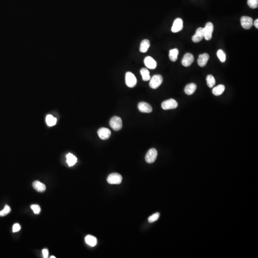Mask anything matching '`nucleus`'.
Returning <instances> with one entry per match:
<instances>
[{"mask_svg": "<svg viewBox=\"0 0 258 258\" xmlns=\"http://www.w3.org/2000/svg\"><path fill=\"white\" fill-rule=\"evenodd\" d=\"M178 107V103L174 99L171 98L169 100L164 101L162 103V108L165 110L174 109Z\"/></svg>", "mask_w": 258, "mask_h": 258, "instance_id": "nucleus-5", "label": "nucleus"}, {"mask_svg": "<svg viewBox=\"0 0 258 258\" xmlns=\"http://www.w3.org/2000/svg\"><path fill=\"white\" fill-rule=\"evenodd\" d=\"M225 89V86L223 85H219L214 87L212 89V93L215 96L221 95Z\"/></svg>", "mask_w": 258, "mask_h": 258, "instance_id": "nucleus-19", "label": "nucleus"}, {"mask_svg": "<svg viewBox=\"0 0 258 258\" xmlns=\"http://www.w3.org/2000/svg\"><path fill=\"white\" fill-rule=\"evenodd\" d=\"M57 119L51 115H48L46 117V122L49 126H53L57 123Z\"/></svg>", "mask_w": 258, "mask_h": 258, "instance_id": "nucleus-24", "label": "nucleus"}, {"mask_svg": "<svg viewBox=\"0 0 258 258\" xmlns=\"http://www.w3.org/2000/svg\"><path fill=\"white\" fill-rule=\"evenodd\" d=\"M160 217V213H156L155 214L152 215L148 218V221L150 223L155 222L158 220L159 217Z\"/></svg>", "mask_w": 258, "mask_h": 258, "instance_id": "nucleus-29", "label": "nucleus"}, {"mask_svg": "<svg viewBox=\"0 0 258 258\" xmlns=\"http://www.w3.org/2000/svg\"><path fill=\"white\" fill-rule=\"evenodd\" d=\"M217 57L219 58L220 62L222 63L225 62L226 60V54L221 49H220L217 51Z\"/></svg>", "mask_w": 258, "mask_h": 258, "instance_id": "nucleus-26", "label": "nucleus"}, {"mask_svg": "<svg viewBox=\"0 0 258 258\" xmlns=\"http://www.w3.org/2000/svg\"><path fill=\"white\" fill-rule=\"evenodd\" d=\"M241 26L244 29H250L253 25V19L247 16H243L240 19Z\"/></svg>", "mask_w": 258, "mask_h": 258, "instance_id": "nucleus-8", "label": "nucleus"}, {"mask_svg": "<svg viewBox=\"0 0 258 258\" xmlns=\"http://www.w3.org/2000/svg\"><path fill=\"white\" fill-rule=\"evenodd\" d=\"M21 229V226L19 224L16 223L13 225V232H16L19 231Z\"/></svg>", "mask_w": 258, "mask_h": 258, "instance_id": "nucleus-31", "label": "nucleus"}, {"mask_svg": "<svg viewBox=\"0 0 258 258\" xmlns=\"http://www.w3.org/2000/svg\"><path fill=\"white\" fill-rule=\"evenodd\" d=\"M42 253L43 255L44 258H48V251L47 249H43L42 250Z\"/></svg>", "mask_w": 258, "mask_h": 258, "instance_id": "nucleus-32", "label": "nucleus"}, {"mask_svg": "<svg viewBox=\"0 0 258 258\" xmlns=\"http://www.w3.org/2000/svg\"><path fill=\"white\" fill-rule=\"evenodd\" d=\"M31 208L35 214H39L41 211V208L37 205H32L31 206Z\"/></svg>", "mask_w": 258, "mask_h": 258, "instance_id": "nucleus-30", "label": "nucleus"}, {"mask_svg": "<svg viewBox=\"0 0 258 258\" xmlns=\"http://www.w3.org/2000/svg\"><path fill=\"white\" fill-rule=\"evenodd\" d=\"M150 47V42L149 40L144 39L141 42L140 47V51L142 53H146Z\"/></svg>", "mask_w": 258, "mask_h": 258, "instance_id": "nucleus-18", "label": "nucleus"}, {"mask_svg": "<svg viewBox=\"0 0 258 258\" xmlns=\"http://www.w3.org/2000/svg\"><path fill=\"white\" fill-rule=\"evenodd\" d=\"M33 186L35 190L39 192H43L46 190L45 185L38 181H35L33 184Z\"/></svg>", "mask_w": 258, "mask_h": 258, "instance_id": "nucleus-17", "label": "nucleus"}, {"mask_svg": "<svg viewBox=\"0 0 258 258\" xmlns=\"http://www.w3.org/2000/svg\"><path fill=\"white\" fill-rule=\"evenodd\" d=\"M214 30V25L211 22L206 23L205 27L203 28L204 37L206 40H210L212 37V34Z\"/></svg>", "mask_w": 258, "mask_h": 258, "instance_id": "nucleus-1", "label": "nucleus"}, {"mask_svg": "<svg viewBox=\"0 0 258 258\" xmlns=\"http://www.w3.org/2000/svg\"><path fill=\"white\" fill-rule=\"evenodd\" d=\"M197 89V85L194 83L187 84L185 88V92L188 95H191L195 92Z\"/></svg>", "mask_w": 258, "mask_h": 258, "instance_id": "nucleus-16", "label": "nucleus"}, {"mask_svg": "<svg viewBox=\"0 0 258 258\" xmlns=\"http://www.w3.org/2000/svg\"><path fill=\"white\" fill-rule=\"evenodd\" d=\"M140 74L142 75L143 81H147L151 79V76L150 75V72L146 68H143L140 70Z\"/></svg>", "mask_w": 258, "mask_h": 258, "instance_id": "nucleus-23", "label": "nucleus"}, {"mask_svg": "<svg viewBox=\"0 0 258 258\" xmlns=\"http://www.w3.org/2000/svg\"><path fill=\"white\" fill-rule=\"evenodd\" d=\"M98 134L101 139L106 140L111 136V131L106 128H101L98 131Z\"/></svg>", "mask_w": 258, "mask_h": 258, "instance_id": "nucleus-10", "label": "nucleus"}, {"mask_svg": "<svg viewBox=\"0 0 258 258\" xmlns=\"http://www.w3.org/2000/svg\"><path fill=\"white\" fill-rule=\"evenodd\" d=\"M183 28V22L182 19L180 18H177L173 23L171 31L172 32L175 33L181 31Z\"/></svg>", "mask_w": 258, "mask_h": 258, "instance_id": "nucleus-9", "label": "nucleus"}, {"mask_svg": "<svg viewBox=\"0 0 258 258\" xmlns=\"http://www.w3.org/2000/svg\"><path fill=\"white\" fill-rule=\"evenodd\" d=\"M204 38L203 28L199 27L197 29L196 33L192 37V41L194 43H198L200 42Z\"/></svg>", "mask_w": 258, "mask_h": 258, "instance_id": "nucleus-14", "label": "nucleus"}, {"mask_svg": "<svg viewBox=\"0 0 258 258\" xmlns=\"http://www.w3.org/2000/svg\"><path fill=\"white\" fill-rule=\"evenodd\" d=\"M248 4L250 8L256 9L258 7V0H248Z\"/></svg>", "mask_w": 258, "mask_h": 258, "instance_id": "nucleus-27", "label": "nucleus"}, {"mask_svg": "<svg viewBox=\"0 0 258 258\" xmlns=\"http://www.w3.org/2000/svg\"><path fill=\"white\" fill-rule=\"evenodd\" d=\"M258 19H257L254 22V25L255 27H256L257 28H258Z\"/></svg>", "mask_w": 258, "mask_h": 258, "instance_id": "nucleus-33", "label": "nucleus"}, {"mask_svg": "<svg viewBox=\"0 0 258 258\" xmlns=\"http://www.w3.org/2000/svg\"><path fill=\"white\" fill-rule=\"evenodd\" d=\"M178 54H179V50L177 48L171 49L169 54V57L170 60L173 62L176 61L177 59Z\"/></svg>", "mask_w": 258, "mask_h": 258, "instance_id": "nucleus-21", "label": "nucleus"}, {"mask_svg": "<svg viewBox=\"0 0 258 258\" xmlns=\"http://www.w3.org/2000/svg\"><path fill=\"white\" fill-rule=\"evenodd\" d=\"M109 124L114 131H119L123 127L122 120L118 116L113 117L109 121Z\"/></svg>", "mask_w": 258, "mask_h": 258, "instance_id": "nucleus-2", "label": "nucleus"}, {"mask_svg": "<svg viewBox=\"0 0 258 258\" xmlns=\"http://www.w3.org/2000/svg\"><path fill=\"white\" fill-rule=\"evenodd\" d=\"M144 64L145 66L148 69H154L157 67V62L153 58L148 56L146 57L144 60Z\"/></svg>", "mask_w": 258, "mask_h": 258, "instance_id": "nucleus-13", "label": "nucleus"}, {"mask_svg": "<svg viewBox=\"0 0 258 258\" xmlns=\"http://www.w3.org/2000/svg\"><path fill=\"white\" fill-rule=\"evenodd\" d=\"M67 162L69 166H73L77 163V158L73 154L69 153L67 155Z\"/></svg>", "mask_w": 258, "mask_h": 258, "instance_id": "nucleus-20", "label": "nucleus"}, {"mask_svg": "<svg viewBox=\"0 0 258 258\" xmlns=\"http://www.w3.org/2000/svg\"><path fill=\"white\" fill-rule=\"evenodd\" d=\"M126 84L129 88H133L137 84V79L135 75L131 72H127L125 76Z\"/></svg>", "mask_w": 258, "mask_h": 258, "instance_id": "nucleus-4", "label": "nucleus"}, {"mask_svg": "<svg viewBox=\"0 0 258 258\" xmlns=\"http://www.w3.org/2000/svg\"><path fill=\"white\" fill-rule=\"evenodd\" d=\"M209 58V55L207 53H204L200 55L197 59V63L201 67H204L208 63V60Z\"/></svg>", "mask_w": 258, "mask_h": 258, "instance_id": "nucleus-15", "label": "nucleus"}, {"mask_svg": "<svg viewBox=\"0 0 258 258\" xmlns=\"http://www.w3.org/2000/svg\"><path fill=\"white\" fill-rule=\"evenodd\" d=\"M163 81L162 76L160 75H155L150 79L149 85L152 89H157L162 83Z\"/></svg>", "mask_w": 258, "mask_h": 258, "instance_id": "nucleus-3", "label": "nucleus"}, {"mask_svg": "<svg viewBox=\"0 0 258 258\" xmlns=\"http://www.w3.org/2000/svg\"><path fill=\"white\" fill-rule=\"evenodd\" d=\"M123 177L120 174L117 173H113L110 174L107 178V181L109 184L118 185L121 183Z\"/></svg>", "mask_w": 258, "mask_h": 258, "instance_id": "nucleus-7", "label": "nucleus"}, {"mask_svg": "<svg viewBox=\"0 0 258 258\" xmlns=\"http://www.w3.org/2000/svg\"><path fill=\"white\" fill-rule=\"evenodd\" d=\"M194 61V57L191 53H186L184 55L182 60V64L184 67H188L193 63Z\"/></svg>", "mask_w": 258, "mask_h": 258, "instance_id": "nucleus-11", "label": "nucleus"}, {"mask_svg": "<svg viewBox=\"0 0 258 258\" xmlns=\"http://www.w3.org/2000/svg\"><path fill=\"white\" fill-rule=\"evenodd\" d=\"M11 212V208L8 205H5L3 210L0 211V216H4Z\"/></svg>", "mask_w": 258, "mask_h": 258, "instance_id": "nucleus-28", "label": "nucleus"}, {"mask_svg": "<svg viewBox=\"0 0 258 258\" xmlns=\"http://www.w3.org/2000/svg\"><path fill=\"white\" fill-rule=\"evenodd\" d=\"M158 152L157 150L155 148H152L148 151L146 156L145 160L149 163H153L156 160Z\"/></svg>", "mask_w": 258, "mask_h": 258, "instance_id": "nucleus-6", "label": "nucleus"}, {"mask_svg": "<svg viewBox=\"0 0 258 258\" xmlns=\"http://www.w3.org/2000/svg\"><path fill=\"white\" fill-rule=\"evenodd\" d=\"M138 109L143 113H151L152 108L151 105L145 102H140L138 104Z\"/></svg>", "mask_w": 258, "mask_h": 258, "instance_id": "nucleus-12", "label": "nucleus"}, {"mask_svg": "<svg viewBox=\"0 0 258 258\" xmlns=\"http://www.w3.org/2000/svg\"><path fill=\"white\" fill-rule=\"evenodd\" d=\"M206 79L207 84L209 88H211L214 86L216 84V81L214 77L212 75H208L206 77Z\"/></svg>", "mask_w": 258, "mask_h": 258, "instance_id": "nucleus-25", "label": "nucleus"}, {"mask_svg": "<svg viewBox=\"0 0 258 258\" xmlns=\"http://www.w3.org/2000/svg\"><path fill=\"white\" fill-rule=\"evenodd\" d=\"M86 242L88 244V245L91 247H94L96 246L97 243V240L95 237L91 235L86 236L85 238Z\"/></svg>", "mask_w": 258, "mask_h": 258, "instance_id": "nucleus-22", "label": "nucleus"}, {"mask_svg": "<svg viewBox=\"0 0 258 258\" xmlns=\"http://www.w3.org/2000/svg\"><path fill=\"white\" fill-rule=\"evenodd\" d=\"M51 258H55V257L54 256H52L51 257H50Z\"/></svg>", "mask_w": 258, "mask_h": 258, "instance_id": "nucleus-34", "label": "nucleus"}]
</instances>
